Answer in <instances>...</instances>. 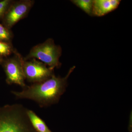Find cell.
Wrapping results in <instances>:
<instances>
[{
	"mask_svg": "<svg viewBox=\"0 0 132 132\" xmlns=\"http://www.w3.org/2000/svg\"><path fill=\"white\" fill-rule=\"evenodd\" d=\"M62 53L61 47L55 45L53 39L48 38L44 42L33 47L24 59L26 60L37 59L48 67L54 69L55 68H59L61 66L60 58Z\"/></svg>",
	"mask_w": 132,
	"mask_h": 132,
	"instance_id": "cell-3",
	"label": "cell"
},
{
	"mask_svg": "<svg viewBox=\"0 0 132 132\" xmlns=\"http://www.w3.org/2000/svg\"><path fill=\"white\" fill-rule=\"evenodd\" d=\"M3 61V60L2 57L0 56V63H2Z\"/></svg>",
	"mask_w": 132,
	"mask_h": 132,
	"instance_id": "cell-13",
	"label": "cell"
},
{
	"mask_svg": "<svg viewBox=\"0 0 132 132\" xmlns=\"http://www.w3.org/2000/svg\"><path fill=\"white\" fill-rule=\"evenodd\" d=\"M120 0H94L93 3L92 16H102L117 8Z\"/></svg>",
	"mask_w": 132,
	"mask_h": 132,
	"instance_id": "cell-7",
	"label": "cell"
},
{
	"mask_svg": "<svg viewBox=\"0 0 132 132\" xmlns=\"http://www.w3.org/2000/svg\"><path fill=\"white\" fill-rule=\"evenodd\" d=\"M13 36V33L10 29L0 24V41L12 43Z\"/></svg>",
	"mask_w": 132,
	"mask_h": 132,
	"instance_id": "cell-10",
	"label": "cell"
},
{
	"mask_svg": "<svg viewBox=\"0 0 132 132\" xmlns=\"http://www.w3.org/2000/svg\"><path fill=\"white\" fill-rule=\"evenodd\" d=\"M15 49L12 43L0 41V56L7 57L13 53Z\"/></svg>",
	"mask_w": 132,
	"mask_h": 132,
	"instance_id": "cell-11",
	"label": "cell"
},
{
	"mask_svg": "<svg viewBox=\"0 0 132 132\" xmlns=\"http://www.w3.org/2000/svg\"><path fill=\"white\" fill-rule=\"evenodd\" d=\"M27 110L19 104L0 108V132H32Z\"/></svg>",
	"mask_w": 132,
	"mask_h": 132,
	"instance_id": "cell-2",
	"label": "cell"
},
{
	"mask_svg": "<svg viewBox=\"0 0 132 132\" xmlns=\"http://www.w3.org/2000/svg\"><path fill=\"white\" fill-rule=\"evenodd\" d=\"M13 57L3 61L6 82L9 85L16 84L24 88L26 86L22 61L23 57L15 49Z\"/></svg>",
	"mask_w": 132,
	"mask_h": 132,
	"instance_id": "cell-4",
	"label": "cell"
},
{
	"mask_svg": "<svg viewBox=\"0 0 132 132\" xmlns=\"http://www.w3.org/2000/svg\"><path fill=\"white\" fill-rule=\"evenodd\" d=\"M71 2L88 15L92 16L93 0H72Z\"/></svg>",
	"mask_w": 132,
	"mask_h": 132,
	"instance_id": "cell-9",
	"label": "cell"
},
{
	"mask_svg": "<svg viewBox=\"0 0 132 132\" xmlns=\"http://www.w3.org/2000/svg\"><path fill=\"white\" fill-rule=\"evenodd\" d=\"M75 68H70L63 78L54 74L44 81L26 86L21 92L13 91L12 93L17 98L34 101L42 107L55 104L65 92L68 78Z\"/></svg>",
	"mask_w": 132,
	"mask_h": 132,
	"instance_id": "cell-1",
	"label": "cell"
},
{
	"mask_svg": "<svg viewBox=\"0 0 132 132\" xmlns=\"http://www.w3.org/2000/svg\"><path fill=\"white\" fill-rule=\"evenodd\" d=\"M35 3L33 0L13 1L3 19V26L10 29L27 16Z\"/></svg>",
	"mask_w": 132,
	"mask_h": 132,
	"instance_id": "cell-6",
	"label": "cell"
},
{
	"mask_svg": "<svg viewBox=\"0 0 132 132\" xmlns=\"http://www.w3.org/2000/svg\"><path fill=\"white\" fill-rule=\"evenodd\" d=\"M28 116L34 129L38 132H52L45 122L32 110L27 111Z\"/></svg>",
	"mask_w": 132,
	"mask_h": 132,
	"instance_id": "cell-8",
	"label": "cell"
},
{
	"mask_svg": "<svg viewBox=\"0 0 132 132\" xmlns=\"http://www.w3.org/2000/svg\"><path fill=\"white\" fill-rule=\"evenodd\" d=\"M22 63L26 79L29 82L34 83L42 82L54 74V69L37 59L26 60L23 57Z\"/></svg>",
	"mask_w": 132,
	"mask_h": 132,
	"instance_id": "cell-5",
	"label": "cell"
},
{
	"mask_svg": "<svg viewBox=\"0 0 132 132\" xmlns=\"http://www.w3.org/2000/svg\"><path fill=\"white\" fill-rule=\"evenodd\" d=\"M13 1V0H3L0 1V19H3Z\"/></svg>",
	"mask_w": 132,
	"mask_h": 132,
	"instance_id": "cell-12",
	"label": "cell"
}]
</instances>
